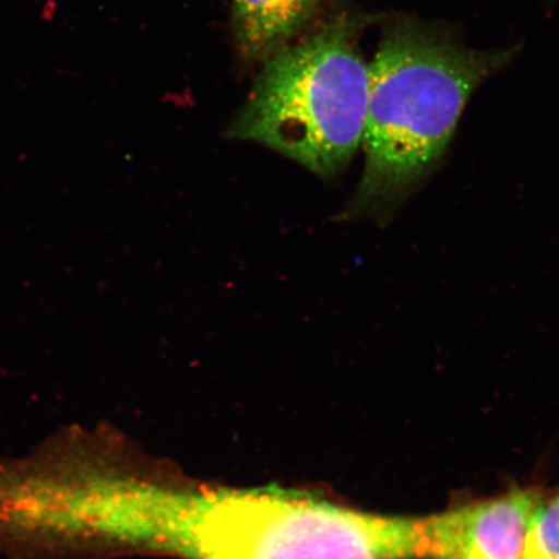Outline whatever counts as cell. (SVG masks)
<instances>
[{"label":"cell","mask_w":559,"mask_h":559,"mask_svg":"<svg viewBox=\"0 0 559 559\" xmlns=\"http://www.w3.org/2000/svg\"><path fill=\"white\" fill-rule=\"evenodd\" d=\"M102 439L76 479L80 559L143 550L183 559H417L416 519L280 488H201L135 477Z\"/></svg>","instance_id":"6da1fadb"},{"label":"cell","mask_w":559,"mask_h":559,"mask_svg":"<svg viewBox=\"0 0 559 559\" xmlns=\"http://www.w3.org/2000/svg\"><path fill=\"white\" fill-rule=\"evenodd\" d=\"M508 58L466 50L414 21L391 23L368 64L365 171L340 218L393 212L443 156L475 88Z\"/></svg>","instance_id":"7a4b0ae2"},{"label":"cell","mask_w":559,"mask_h":559,"mask_svg":"<svg viewBox=\"0 0 559 559\" xmlns=\"http://www.w3.org/2000/svg\"><path fill=\"white\" fill-rule=\"evenodd\" d=\"M366 24L335 16L265 60L228 138L269 146L321 178L344 170L365 134L369 68L358 40Z\"/></svg>","instance_id":"3957f363"},{"label":"cell","mask_w":559,"mask_h":559,"mask_svg":"<svg viewBox=\"0 0 559 559\" xmlns=\"http://www.w3.org/2000/svg\"><path fill=\"white\" fill-rule=\"evenodd\" d=\"M544 493L515 488L435 516L437 559H521L531 515Z\"/></svg>","instance_id":"277c9868"},{"label":"cell","mask_w":559,"mask_h":559,"mask_svg":"<svg viewBox=\"0 0 559 559\" xmlns=\"http://www.w3.org/2000/svg\"><path fill=\"white\" fill-rule=\"evenodd\" d=\"M324 0H234L233 29L245 60L264 62L305 29Z\"/></svg>","instance_id":"5b68a950"},{"label":"cell","mask_w":559,"mask_h":559,"mask_svg":"<svg viewBox=\"0 0 559 559\" xmlns=\"http://www.w3.org/2000/svg\"><path fill=\"white\" fill-rule=\"evenodd\" d=\"M521 559H559V488L531 515Z\"/></svg>","instance_id":"8992f818"}]
</instances>
